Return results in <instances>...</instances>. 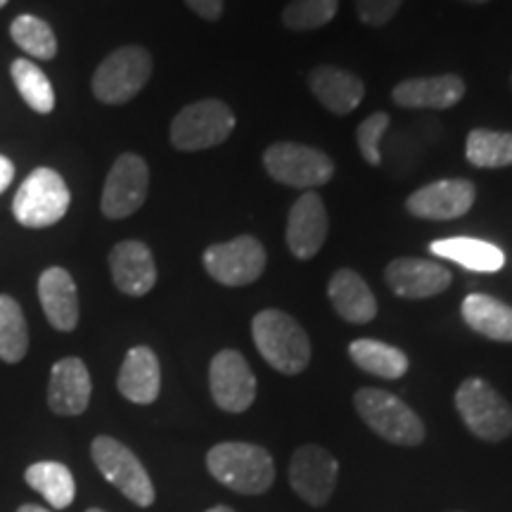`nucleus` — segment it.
<instances>
[{
    "instance_id": "nucleus-1",
    "label": "nucleus",
    "mask_w": 512,
    "mask_h": 512,
    "mask_svg": "<svg viewBox=\"0 0 512 512\" xmlns=\"http://www.w3.org/2000/svg\"><path fill=\"white\" fill-rule=\"evenodd\" d=\"M211 477L230 491L247 496H259L275 482V465L264 446L245 441H223L207 453Z\"/></svg>"
},
{
    "instance_id": "nucleus-2",
    "label": "nucleus",
    "mask_w": 512,
    "mask_h": 512,
    "mask_svg": "<svg viewBox=\"0 0 512 512\" xmlns=\"http://www.w3.org/2000/svg\"><path fill=\"white\" fill-rule=\"evenodd\" d=\"M252 337L268 366L283 375H299L311 361V342L290 313L278 309L259 311L252 320Z\"/></svg>"
},
{
    "instance_id": "nucleus-3",
    "label": "nucleus",
    "mask_w": 512,
    "mask_h": 512,
    "mask_svg": "<svg viewBox=\"0 0 512 512\" xmlns=\"http://www.w3.org/2000/svg\"><path fill=\"white\" fill-rule=\"evenodd\" d=\"M361 420L377 437L396 446H418L425 439V425L408 403L384 389H358L354 396Z\"/></svg>"
},
{
    "instance_id": "nucleus-4",
    "label": "nucleus",
    "mask_w": 512,
    "mask_h": 512,
    "mask_svg": "<svg viewBox=\"0 0 512 512\" xmlns=\"http://www.w3.org/2000/svg\"><path fill=\"white\" fill-rule=\"evenodd\" d=\"M69 202L72 195L64 178L55 169L41 166L22 183L12 202V214L27 228H48L64 219Z\"/></svg>"
},
{
    "instance_id": "nucleus-5",
    "label": "nucleus",
    "mask_w": 512,
    "mask_h": 512,
    "mask_svg": "<svg viewBox=\"0 0 512 512\" xmlns=\"http://www.w3.org/2000/svg\"><path fill=\"white\" fill-rule=\"evenodd\" d=\"M150 76L152 55L143 46L117 48L95 69L93 93L105 105H124L143 91Z\"/></svg>"
},
{
    "instance_id": "nucleus-6",
    "label": "nucleus",
    "mask_w": 512,
    "mask_h": 512,
    "mask_svg": "<svg viewBox=\"0 0 512 512\" xmlns=\"http://www.w3.org/2000/svg\"><path fill=\"white\" fill-rule=\"evenodd\" d=\"M456 408L475 437L503 441L512 434V406L482 377H470L458 387Z\"/></svg>"
},
{
    "instance_id": "nucleus-7",
    "label": "nucleus",
    "mask_w": 512,
    "mask_h": 512,
    "mask_svg": "<svg viewBox=\"0 0 512 512\" xmlns=\"http://www.w3.org/2000/svg\"><path fill=\"white\" fill-rule=\"evenodd\" d=\"M235 114L223 100H200L183 107L171 121V145L181 152H200L226 143Z\"/></svg>"
},
{
    "instance_id": "nucleus-8",
    "label": "nucleus",
    "mask_w": 512,
    "mask_h": 512,
    "mask_svg": "<svg viewBox=\"0 0 512 512\" xmlns=\"http://www.w3.org/2000/svg\"><path fill=\"white\" fill-rule=\"evenodd\" d=\"M91 456L100 475L124 494L138 508H150L155 503V486L131 448L112 437H95Z\"/></svg>"
},
{
    "instance_id": "nucleus-9",
    "label": "nucleus",
    "mask_w": 512,
    "mask_h": 512,
    "mask_svg": "<svg viewBox=\"0 0 512 512\" xmlns=\"http://www.w3.org/2000/svg\"><path fill=\"white\" fill-rule=\"evenodd\" d=\"M264 169L273 181L311 190L330 181L335 174V162L311 145L275 143L264 152Z\"/></svg>"
},
{
    "instance_id": "nucleus-10",
    "label": "nucleus",
    "mask_w": 512,
    "mask_h": 512,
    "mask_svg": "<svg viewBox=\"0 0 512 512\" xmlns=\"http://www.w3.org/2000/svg\"><path fill=\"white\" fill-rule=\"evenodd\" d=\"M204 268L216 283L226 287L252 285L266 268V249L254 235L211 245L202 256Z\"/></svg>"
},
{
    "instance_id": "nucleus-11",
    "label": "nucleus",
    "mask_w": 512,
    "mask_h": 512,
    "mask_svg": "<svg viewBox=\"0 0 512 512\" xmlns=\"http://www.w3.org/2000/svg\"><path fill=\"white\" fill-rule=\"evenodd\" d=\"M147 188H150V169L145 159L126 152L112 164L107 174L100 202L102 214L112 221L136 214L147 200Z\"/></svg>"
},
{
    "instance_id": "nucleus-12",
    "label": "nucleus",
    "mask_w": 512,
    "mask_h": 512,
    "mask_svg": "<svg viewBox=\"0 0 512 512\" xmlns=\"http://www.w3.org/2000/svg\"><path fill=\"white\" fill-rule=\"evenodd\" d=\"M209 389L216 406L226 413H245L256 399V377L235 349H223L211 358Z\"/></svg>"
},
{
    "instance_id": "nucleus-13",
    "label": "nucleus",
    "mask_w": 512,
    "mask_h": 512,
    "mask_svg": "<svg viewBox=\"0 0 512 512\" xmlns=\"http://www.w3.org/2000/svg\"><path fill=\"white\" fill-rule=\"evenodd\" d=\"M339 465L323 446L306 444L294 451L290 463V484L297 496L313 508H323L335 494Z\"/></svg>"
},
{
    "instance_id": "nucleus-14",
    "label": "nucleus",
    "mask_w": 512,
    "mask_h": 512,
    "mask_svg": "<svg viewBox=\"0 0 512 512\" xmlns=\"http://www.w3.org/2000/svg\"><path fill=\"white\" fill-rule=\"evenodd\" d=\"M475 183L467 178H444L415 190L406 200L408 214L422 221H453L465 216L475 204Z\"/></svg>"
},
{
    "instance_id": "nucleus-15",
    "label": "nucleus",
    "mask_w": 512,
    "mask_h": 512,
    "mask_svg": "<svg viewBox=\"0 0 512 512\" xmlns=\"http://www.w3.org/2000/svg\"><path fill=\"white\" fill-rule=\"evenodd\" d=\"M328 240V211L318 192L306 190L287 216V247L297 259H313Z\"/></svg>"
},
{
    "instance_id": "nucleus-16",
    "label": "nucleus",
    "mask_w": 512,
    "mask_h": 512,
    "mask_svg": "<svg viewBox=\"0 0 512 512\" xmlns=\"http://www.w3.org/2000/svg\"><path fill=\"white\" fill-rule=\"evenodd\" d=\"M387 285L396 297L403 299H430L437 297L451 285V271L432 259L401 256L394 259L384 271Z\"/></svg>"
},
{
    "instance_id": "nucleus-17",
    "label": "nucleus",
    "mask_w": 512,
    "mask_h": 512,
    "mask_svg": "<svg viewBox=\"0 0 512 512\" xmlns=\"http://www.w3.org/2000/svg\"><path fill=\"white\" fill-rule=\"evenodd\" d=\"M93 382L86 363L69 356L57 361L50 370L48 406L55 415H81L91 403Z\"/></svg>"
},
{
    "instance_id": "nucleus-18",
    "label": "nucleus",
    "mask_w": 512,
    "mask_h": 512,
    "mask_svg": "<svg viewBox=\"0 0 512 512\" xmlns=\"http://www.w3.org/2000/svg\"><path fill=\"white\" fill-rule=\"evenodd\" d=\"M112 280L128 297H143L157 283V266L150 247L140 240H124L110 252Z\"/></svg>"
},
{
    "instance_id": "nucleus-19",
    "label": "nucleus",
    "mask_w": 512,
    "mask_h": 512,
    "mask_svg": "<svg viewBox=\"0 0 512 512\" xmlns=\"http://www.w3.org/2000/svg\"><path fill=\"white\" fill-rule=\"evenodd\" d=\"M392 98L399 107L411 110H451L465 98V81L458 74L406 79L394 88Z\"/></svg>"
},
{
    "instance_id": "nucleus-20",
    "label": "nucleus",
    "mask_w": 512,
    "mask_h": 512,
    "mask_svg": "<svg viewBox=\"0 0 512 512\" xmlns=\"http://www.w3.org/2000/svg\"><path fill=\"white\" fill-rule=\"evenodd\" d=\"M309 88L325 110L344 117L351 114L366 98V83L361 76L347 72V69L320 64L309 74Z\"/></svg>"
},
{
    "instance_id": "nucleus-21",
    "label": "nucleus",
    "mask_w": 512,
    "mask_h": 512,
    "mask_svg": "<svg viewBox=\"0 0 512 512\" xmlns=\"http://www.w3.org/2000/svg\"><path fill=\"white\" fill-rule=\"evenodd\" d=\"M38 299L55 330L72 332L79 325V294L69 271L60 266L43 271L38 278Z\"/></svg>"
},
{
    "instance_id": "nucleus-22",
    "label": "nucleus",
    "mask_w": 512,
    "mask_h": 512,
    "mask_svg": "<svg viewBox=\"0 0 512 512\" xmlns=\"http://www.w3.org/2000/svg\"><path fill=\"white\" fill-rule=\"evenodd\" d=\"M117 387L121 396L128 401L140 403H155L162 387V370H159V358L150 347L131 349L121 363Z\"/></svg>"
},
{
    "instance_id": "nucleus-23",
    "label": "nucleus",
    "mask_w": 512,
    "mask_h": 512,
    "mask_svg": "<svg viewBox=\"0 0 512 512\" xmlns=\"http://www.w3.org/2000/svg\"><path fill=\"white\" fill-rule=\"evenodd\" d=\"M328 297L337 316L347 323L366 325L377 316V299L366 280L351 268H339L330 278Z\"/></svg>"
},
{
    "instance_id": "nucleus-24",
    "label": "nucleus",
    "mask_w": 512,
    "mask_h": 512,
    "mask_svg": "<svg viewBox=\"0 0 512 512\" xmlns=\"http://www.w3.org/2000/svg\"><path fill=\"white\" fill-rule=\"evenodd\" d=\"M463 318L479 335L494 342H512V306L491 294H467L463 302Z\"/></svg>"
},
{
    "instance_id": "nucleus-25",
    "label": "nucleus",
    "mask_w": 512,
    "mask_h": 512,
    "mask_svg": "<svg viewBox=\"0 0 512 512\" xmlns=\"http://www.w3.org/2000/svg\"><path fill=\"white\" fill-rule=\"evenodd\" d=\"M432 254L441 256V259H451L460 264L467 271L477 273H496L501 271L505 264V254L501 247L491 245L486 240L477 238H446L437 240L430 245Z\"/></svg>"
},
{
    "instance_id": "nucleus-26",
    "label": "nucleus",
    "mask_w": 512,
    "mask_h": 512,
    "mask_svg": "<svg viewBox=\"0 0 512 512\" xmlns=\"http://www.w3.org/2000/svg\"><path fill=\"white\" fill-rule=\"evenodd\" d=\"M349 356L358 368L384 380H399L408 373V356L380 339H356L351 342Z\"/></svg>"
},
{
    "instance_id": "nucleus-27",
    "label": "nucleus",
    "mask_w": 512,
    "mask_h": 512,
    "mask_svg": "<svg viewBox=\"0 0 512 512\" xmlns=\"http://www.w3.org/2000/svg\"><path fill=\"white\" fill-rule=\"evenodd\" d=\"M24 479H27L31 489L38 491L57 510L69 508L74 503L76 484L67 465L55 463V460H43V463L31 465Z\"/></svg>"
},
{
    "instance_id": "nucleus-28",
    "label": "nucleus",
    "mask_w": 512,
    "mask_h": 512,
    "mask_svg": "<svg viewBox=\"0 0 512 512\" xmlns=\"http://www.w3.org/2000/svg\"><path fill=\"white\" fill-rule=\"evenodd\" d=\"M467 162L479 169H503L512 166V133L475 128L467 136Z\"/></svg>"
},
{
    "instance_id": "nucleus-29",
    "label": "nucleus",
    "mask_w": 512,
    "mask_h": 512,
    "mask_svg": "<svg viewBox=\"0 0 512 512\" xmlns=\"http://www.w3.org/2000/svg\"><path fill=\"white\" fill-rule=\"evenodd\" d=\"M29 351L27 318L15 299L0 294V358L5 363H19Z\"/></svg>"
},
{
    "instance_id": "nucleus-30",
    "label": "nucleus",
    "mask_w": 512,
    "mask_h": 512,
    "mask_svg": "<svg viewBox=\"0 0 512 512\" xmlns=\"http://www.w3.org/2000/svg\"><path fill=\"white\" fill-rule=\"evenodd\" d=\"M12 81H15L19 95L31 110L38 114H50L55 107V91L50 86V79L34 62L15 60L10 67Z\"/></svg>"
},
{
    "instance_id": "nucleus-31",
    "label": "nucleus",
    "mask_w": 512,
    "mask_h": 512,
    "mask_svg": "<svg viewBox=\"0 0 512 512\" xmlns=\"http://www.w3.org/2000/svg\"><path fill=\"white\" fill-rule=\"evenodd\" d=\"M12 41L24 53L38 57V60H53L57 55V38L46 19L36 15H19L10 27Z\"/></svg>"
},
{
    "instance_id": "nucleus-32",
    "label": "nucleus",
    "mask_w": 512,
    "mask_h": 512,
    "mask_svg": "<svg viewBox=\"0 0 512 512\" xmlns=\"http://www.w3.org/2000/svg\"><path fill=\"white\" fill-rule=\"evenodd\" d=\"M339 0H292L283 10V24L292 31H313L335 19Z\"/></svg>"
},
{
    "instance_id": "nucleus-33",
    "label": "nucleus",
    "mask_w": 512,
    "mask_h": 512,
    "mask_svg": "<svg viewBox=\"0 0 512 512\" xmlns=\"http://www.w3.org/2000/svg\"><path fill=\"white\" fill-rule=\"evenodd\" d=\"M389 126V114L387 112H375L358 126L356 140L358 150H361V157L366 159L370 166L382 164V152H380V140Z\"/></svg>"
},
{
    "instance_id": "nucleus-34",
    "label": "nucleus",
    "mask_w": 512,
    "mask_h": 512,
    "mask_svg": "<svg viewBox=\"0 0 512 512\" xmlns=\"http://www.w3.org/2000/svg\"><path fill=\"white\" fill-rule=\"evenodd\" d=\"M356 15L368 27H384L396 17L403 0H354Z\"/></svg>"
},
{
    "instance_id": "nucleus-35",
    "label": "nucleus",
    "mask_w": 512,
    "mask_h": 512,
    "mask_svg": "<svg viewBox=\"0 0 512 512\" xmlns=\"http://www.w3.org/2000/svg\"><path fill=\"white\" fill-rule=\"evenodd\" d=\"M185 5L207 22H219L223 15V0H185Z\"/></svg>"
},
{
    "instance_id": "nucleus-36",
    "label": "nucleus",
    "mask_w": 512,
    "mask_h": 512,
    "mask_svg": "<svg viewBox=\"0 0 512 512\" xmlns=\"http://www.w3.org/2000/svg\"><path fill=\"white\" fill-rule=\"evenodd\" d=\"M12 178H15V164L8 157L0 155V195L10 188Z\"/></svg>"
},
{
    "instance_id": "nucleus-37",
    "label": "nucleus",
    "mask_w": 512,
    "mask_h": 512,
    "mask_svg": "<svg viewBox=\"0 0 512 512\" xmlns=\"http://www.w3.org/2000/svg\"><path fill=\"white\" fill-rule=\"evenodd\" d=\"M17 512H50V510H46V508H41V505H22V508H19Z\"/></svg>"
},
{
    "instance_id": "nucleus-38",
    "label": "nucleus",
    "mask_w": 512,
    "mask_h": 512,
    "mask_svg": "<svg viewBox=\"0 0 512 512\" xmlns=\"http://www.w3.org/2000/svg\"><path fill=\"white\" fill-rule=\"evenodd\" d=\"M207 512H235V510L228 508V505H216V508H209Z\"/></svg>"
},
{
    "instance_id": "nucleus-39",
    "label": "nucleus",
    "mask_w": 512,
    "mask_h": 512,
    "mask_svg": "<svg viewBox=\"0 0 512 512\" xmlns=\"http://www.w3.org/2000/svg\"><path fill=\"white\" fill-rule=\"evenodd\" d=\"M465 3H489V0H465Z\"/></svg>"
},
{
    "instance_id": "nucleus-40",
    "label": "nucleus",
    "mask_w": 512,
    "mask_h": 512,
    "mask_svg": "<svg viewBox=\"0 0 512 512\" xmlns=\"http://www.w3.org/2000/svg\"><path fill=\"white\" fill-rule=\"evenodd\" d=\"M86 512H105V510H100V508H91V510H86Z\"/></svg>"
},
{
    "instance_id": "nucleus-41",
    "label": "nucleus",
    "mask_w": 512,
    "mask_h": 512,
    "mask_svg": "<svg viewBox=\"0 0 512 512\" xmlns=\"http://www.w3.org/2000/svg\"><path fill=\"white\" fill-rule=\"evenodd\" d=\"M5 5H8V0H0V8H5Z\"/></svg>"
}]
</instances>
